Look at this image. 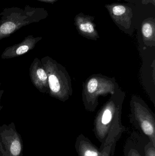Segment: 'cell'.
Here are the masks:
<instances>
[{"label": "cell", "instance_id": "obj_15", "mask_svg": "<svg viewBox=\"0 0 155 156\" xmlns=\"http://www.w3.org/2000/svg\"><path fill=\"white\" fill-rule=\"evenodd\" d=\"M125 154V156H142L137 149L132 147H130L128 150H126Z\"/></svg>", "mask_w": 155, "mask_h": 156}, {"label": "cell", "instance_id": "obj_8", "mask_svg": "<svg viewBox=\"0 0 155 156\" xmlns=\"http://www.w3.org/2000/svg\"><path fill=\"white\" fill-rule=\"evenodd\" d=\"M42 38V37H35L32 35L27 36L19 44L5 48L1 55V58L10 59L24 55L33 49Z\"/></svg>", "mask_w": 155, "mask_h": 156}, {"label": "cell", "instance_id": "obj_10", "mask_svg": "<svg viewBox=\"0 0 155 156\" xmlns=\"http://www.w3.org/2000/svg\"><path fill=\"white\" fill-rule=\"evenodd\" d=\"M94 20L93 16L80 13L75 17V25L82 35L90 39L96 40L99 37Z\"/></svg>", "mask_w": 155, "mask_h": 156}, {"label": "cell", "instance_id": "obj_14", "mask_svg": "<svg viewBox=\"0 0 155 156\" xmlns=\"http://www.w3.org/2000/svg\"><path fill=\"white\" fill-rule=\"evenodd\" d=\"M145 156H155V146L149 141L144 147Z\"/></svg>", "mask_w": 155, "mask_h": 156}, {"label": "cell", "instance_id": "obj_4", "mask_svg": "<svg viewBox=\"0 0 155 156\" xmlns=\"http://www.w3.org/2000/svg\"><path fill=\"white\" fill-rule=\"evenodd\" d=\"M23 143L14 122L0 126V156H22Z\"/></svg>", "mask_w": 155, "mask_h": 156}, {"label": "cell", "instance_id": "obj_2", "mask_svg": "<svg viewBox=\"0 0 155 156\" xmlns=\"http://www.w3.org/2000/svg\"><path fill=\"white\" fill-rule=\"evenodd\" d=\"M119 105L116 106L113 101H110L98 114L94 122V133L101 143L100 150L121 136L125 130L121 122Z\"/></svg>", "mask_w": 155, "mask_h": 156}, {"label": "cell", "instance_id": "obj_6", "mask_svg": "<svg viewBox=\"0 0 155 156\" xmlns=\"http://www.w3.org/2000/svg\"><path fill=\"white\" fill-rule=\"evenodd\" d=\"M115 85L111 80L100 77H93L88 80L84 91V97L86 104H95L97 97L99 94L115 93Z\"/></svg>", "mask_w": 155, "mask_h": 156}, {"label": "cell", "instance_id": "obj_18", "mask_svg": "<svg viewBox=\"0 0 155 156\" xmlns=\"http://www.w3.org/2000/svg\"><path fill=\"white\" fill-rule=\"evenodd\" d=\"M37 1L43 2L47 3L53 4L56 2L58 0H37Z\"/></svg>", "mask_w": 155, "mask_h": 156}, {"label": "cell", "instance_id": "obj_16", "mask_svg": "<svg viewBox=\"0 0 155 156\" xmlns=\"http://www.w3.org/2000/svg\"><path fill=\"white\" fill-rule=\"evenodd\" d=\"M141 1V3L144 5L151 3L153 5H155V0H139Z\"/></svg>", "mask_w": 155, "mask_h": 156}, {"label": "cell", "instance_id": "obj_5", "mask_svg": "<svg viewBox=\"0 0 155 156\" xmlns=\"http://www.w3.org/2000/svg\"><path fill=\"white\" fill-rule=\"evenodd\" d=\"M132 118L136 128L146 136L155 146V120L152 113L140 105L133 109Z\"/></svg>", "mask_w": 155, "mask_h": 156}, {"label": "cell", "instance_id": "obj_13", "mask_svg": "<svg viewBox=\"0 0 155 156\" xmlns=\"http://www.w3.org/2000/svg\"><path fill=\"white\" fill-rule=\"evenodd\" d=\"M121 136H117L109 144L104 147L101 150V153L99 156H113L116 143Z\"/></svg>", "mask_w": 155, "mask_h": 156}, {"label": "cell", "instance_id": "obj_11", "mask_svg": "<svg viewBox=\"0 0 155 156\" xmlns=\"http://www.w3.org/2000/svg\"><path fill=\"white\" fill-rule=\"evenodd\" d=\"M78 156H99L101 150L83 134L77 136L75 144Z\"/></svg>", "mask_w": 155, "mask_h": 156}, {"label": "cell", "instance_id": "obj_3", "mask_svg": "<svg viewBox=\"0 0 155 156\" xmlns=\"http://www.w3.org/2000/svg\"><path fill=\"white\" fill-rule=\"evenodd\" d=\"M41 62L48 77V94L65 101L72 94L71 81L63 66L48 56L44 57Z\"/></svg>", "mask_w": 155, "mask_h": 156}, {"label": "cell", "instance_id": "obj_1", "mask_svg": "<svg viewBox=\"0 0 155 156\" xmlns=\"http://www.w3.org/2000/svg\"><path fill=\"white\" fill-rule=\"evenodd\" d=\"M48 15L43 7L28 5L24 8L16 6L4 8L0 13V40L9 37L23 27L46 19Z\"/></svg>", "mask_w": 155, "mask_h": 156}, {"label": "cell", "instance_id": "obj_7", "mask_svg": "<svg viewBox=\"0 0 155 156\" xmlns=\"http://www.w3.org/2000/svg\"><path fill=\"white\" fill-rule=\"evenodd\" d=\"M105 7L119 28L126 32L132 29L133 13L131 7L119 3L106 4Z\"/></svg>", "mask_w": 155, "mask_h": 156}, {"label": "cell", "instance_id": "obj_12", "mask_svg": "<svg viewBox=\"0 0 155 156\" xmlns=\"http://www.w3.org/2000/svg\"><path fill=\"white\" fill-rule=\"evenodd\" d=\"M141 32L144 42L154 44L155 19L149 17L143 20L141 25Z\"/></svg>", "mask_w": 155, "mask_h": 156}, {"label": "cell", "instance_id": "obj_17", "mask_svg": "<svg viewBox=\"0 0 155 156\" xmlns=\"http://www.w3.org/2000/svg\"><path fill=\"white\" fill-rule=\"evenodd\" d=\"M1 83H0V111L2 110L3 108L2 105H1V100H2V96L3 94L4 93V90H2L1 89Z\"/></svg>", "mask_w": 155, "mask_h": 156}, {"label": "cell", "instance_id": "obj_9", "mask_svg": "<svg viewBox=\"0 0 155 156\" xmlns=\"http://www.w3.org/2000/svg\"><path fill=\"white\" fill-rule=\"evenodd\" d=\"M29 76L33 85L40 93L48 94V77L41 60L34 58L29 69Z\"/></svg>", "mask_w": 155, "mask_h": 156}]
</instances>
